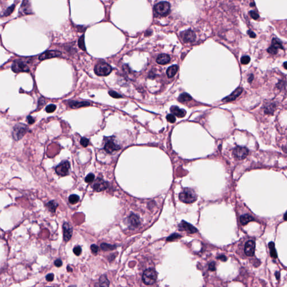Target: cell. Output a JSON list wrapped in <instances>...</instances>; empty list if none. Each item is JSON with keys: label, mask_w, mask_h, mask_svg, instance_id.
I'll return each instance as SVG.
<instances>
[{"label": "cell", "mask_w": 287, "mask_h": 287, "mask_svg": "<svg viewBox=\"0 0 287 287\" xmlns=\"http://www.w3.org/2000/svg\"><path fill=\"white\" fill-rule=\"evenodd\" d=\"M94 174L91 173H89L86 176V177L85 178V181L86 183H91L93 181H94Z\"/></svg>", "instance_id": "d6a6232c"}, {"label": "cell", "mask_w": 287, "mask_h": 287, "mask_svg": "<svg viewBox=\"0 0 287 287\" xmlns=\"http://www.w3.org/2000/svg\"><path fill=\"white\" fill-rule=\"evenodd\" d=\"M47 206L48 207L50 211H51L52 213H55L56 209L58 206V204L55 201L52 200V201L48 202L47 204Z\"/></svg>", "instance_id": "484cf974"}, {"label": "cell", "mask_w": 287, "mask_h": 287, "mask_svg": "<svg viewBox=\"0 0 287 287\" xmlns=\"http://www.w3.org/2000/svg\"><path fill=\"white\" fill-rule=\"evenodd\" d=\"M56 106L55 104H49L46 107V111L47 113H52L56 110Z\"/></svg>", "instance_id": "1f68e13d"}, {"label": "cell", "mask_w": 287, "mask_h": 287, "mask_svg": "<svg viewBox=\"0 0 287 287\" xmlns=\"http://www.w3.org/2000/svg\"><path fill=\"white\" fill-rule=\"evenodd\" d=\"M179 228L182 231H185L189 233H194L198 231L196 228L189 223L182 221L179 225Z\"/></svg>", "instance_id": "e0dca14e"}, {"label": "cell", "mask_w": 287, "mask_h": 287, "mask_svg": "<svg viewBox=\"0 0 287 287\" xmlns=\"http://www.w3.org/2000/svg\"><path fill=\"white\" fill-rule=\"evenodd\" d=\"M181 38L184 42H192L196 39L195 34L191 30L184 31L181 33Z\"/></svg>", "instance_id": "7c38bea8"}, {"label": "cell", "mask_w": 287, "mask_h": 287, "mask_svg": "<svg viewBox=\"0 0 287 287\" xmlns=\"http://www.w3.org/2000/svg\"><path fill=\"white\" fill-rule=\"evenodd\" d=\"M73 253L75 254V255H76L77 256H80V254H81V251H82V249H81V247L79 246H75L73 250Z\"/></svg>", "instance_id": "ab89813d"}, {"label": "cell", "mask_w": 287, "mask_h": 287, "mask_svg": "<svg viewBox=\"0 0 287 287\" xmlns=\"http://www.w3.org/2000/svg\"><path fill=\"white\" fill-rule=\"evenodd\" d=\"M282 149H283V150L284 151V152L287 154V145H285V146H283V148H282Z\"/></svg>", "instance_id": "db71d44e"}, {"label": "cell", "mask_w": 287, "mask_h": 287, "mask_svg": "<svg viewBox=\"0 0 287 287\" xmlns=\"http://www.w3.org/2000/svg\"><path fill=\"white\" fill-rule=\"evenodd\" d=\"M254 75H253L252 73H251V74H250V76H249V77H248V82L250 83H252V81H253V80H254Z\"/></svg>", "instance_id": "f907efd6"}, {"label": "cell", "mask_w": 287, "mask_h": 287, "mask_svg": "<svg viewBox=\"0 0 287 287\" xmlns=\"http://www.w3.org/2000/svg\"><path fill=\"white\" fill-rule=\"evenodd\" d=\"M38 106L40 107L41 106V107H43V106L46 103V101L44 99V98H40L39 100V102H38Z\"/></svg>", "instance_id": "f6af8a7d"}, {"label": "cell", "mask_w": 287, "mask_h": 287, "mask_svg": "<svg viewBox=\"0 0 287 287\" xmlns=\"http://www.w3.org/2000/svg\"><path fill=\"white\" fill-rule=\"evenodd\" d=\"M170 110L173 114L180 118H182L186 114V110H184L183 109H180L179 107L177 106H172Z\"/></svg>", "instance_id": "d6986e66"}, {"label": "cell", "mask_w": 287, "mask_h": 287, "mask_svg": "<svg viewBox=\"0 0 287 287\" xmlns=\"http://www.w3.org/2000/svg\"><path fill=\"white\" fill-rule=\"evenodd\" d=\"M112 68L106 62H101L95 65L94 72L95 74L100 77L108 75L112 72Z\"/></svg>", "instance_id": "7a4b0ae2"}, {"label": "cell", "mask_w": 287, "mask_h": 287, "mask_svg": "<svg viewBox=\"0 0 287 287\" xmlns=\"http://www.w3.org/2000/svg\"><path fill=\"white\" fill-rule=\"evenodd\" d=\"M79 196L75 194L71 195L69 198V202L71 204H75L79 201Z\"/></svg>", "instance_id": "f546056e"}, {"label": "cell", "mask_w": 287, "mask_h": 287, "mask_svg": "<svg viewBox=\"0 0 287 287\" xmlns=\"http://www.w3.org/2000/svg\"><path fill=\"white\" fill-rule=\"evenodd\" d=\"M27 121H28V123L29 124H33L35 122V119H34L33 117L31 116L27 117Z\"/></svg>", "instance_id": "c3c4849f"}, {"label": "cell", "mask_w": 287, "mask_h": 287, "mask_svg": "<svg viewBox=\"0 0 287 287\" xmlns=\"http://www.w3.org/2000/svg\"><path fill=\"white\" fill-rule=\"evenodd\" d=\"M108 183L101 178H97L92 185V187L96 192H102L106 189Z\"/></svg>", "instance_id": "9c48e42d"}, {"label": "cell", "mask_w": 287, "mask_h": 287, "mask_svg": "<svg viewBox=\"0 0 287 287\" xmlns=\"http://www.w3.org/2000/svg\"><path fill=\"white\" fill-rule=\"evenodd\" d=\"M157 279V273L153 269H148L144 272L143 281L146 285L153 284Z\"/></svg>", "instance_id": "277c9868"}, {"label": "cell", "mask_w": 287, "mask_h": 287, "mask_svg": "<svg viewBox=\"0 0 287 287\" xmlns=\"http://www.w3.org/2000/svg\"><path fill=\"white\" fill-rule=\"evenodd\" d=\"M101 249L104 251L113 250L116 248V246L112 244H107L106 243H103L101 244Z\"/></svg>", "instance_id": "f1b7e54d"}, {"label": "cell", "mask_w": 287, "mask_h": 287, "mask_svg": "<svg viewBox=\"0 0 287 287\" xmlns=\"http://www.w3.org/2000/svg\"><path fill=\"white\" fill-rule=\"evenodd\" d=\"M269 250H270V253L271 256L272 258L276 259L277 257V254L276 250H275V244L272 242H271L269 243Z\"/></svg>", "instance_id": "83f0119b"}, {"label": "cell", "mask_w": 287, "mask_h": 287, "mask_svg": "<svg viewBox=\"0 0 287 287\" xmlns=\"http://www.w3.org/2000/svg\"><path fill=\"white\" fill-rule=\"evenodd\" d=\"M284 219L285 220H287V212L284 214Z\"/></svg>", "instance_id": "6f0895ef"}, {"label": "cell", "mask_w": 287, "mask_h": 287, "mask_svg": "<svg viewBox=\"0 0 287 287\" xmlns=\"http://www.w3.org/2000/svg\"><path fill=\"white\" fill-rule=\"evenodd\" d=\"M128 221L130 225L134 228L138 227V226L140 224V220H139V217L135 214H131L129 217Z\"/></svg>", "instance_id": "7402d4cb"}, {"label": "cell", "mask_w": 287, "mask_h": 287, "mask_svg": "<svg viewBox=\"0 0 287 287\" xmlns=\"http://www.w3.org/2000/svg\"><path fill=\"white\" fill-rule=\"evenodd\" d=\"M78 44H79V47L81 49H83V51H85L86 48L85 46V43H84V35H83L82 37L80 38Z\"/></svg>", "instance_id": "836d02e7"}, {"label": "cell", "mask_w": 287, "mask_h": 287, "mask_svg": "<svg viewBox=\"0 0 287 287\" xmlns=\"http://www.w3.org/2000/svg\"><path fill=\"white\" fill-rule=\"evenodd\" d=\"M70 107L73 109H77L81 107H88L90 105V103L87 101H70L69 102Z\"/></svg>", "instance_id": "2e32d148"}, {"label": "cell", "mask_w": 287, "mask_h": 287, "mask_svg": "<svg viewBox=\"0 0 287 287\" xmlns=\"http://www.w3.org/2000/svg\"><path fill=\"white\" fill-rule=\"evenodd\" d=\"M99 285L102 287H108L110 285V281L108 280L106 275L101 276V278H99Z\"/></svg>", "instance_id": "4316f807"}, {"label": "cell", "mask_w": 287, "mask_h": 287, "mask_svg": "<svg viewBox=\"0 0 287 287\" xmlns=\"http://www.w3.org/2000/svg\"><path fill=\"white\" fill-rule=\"evenodd\" d=\"M283 66H284V69H285L286 70H287V62H285L283 64Z\"/></svg>", "instance_id": "9f6ffc18"}, {"label": "cell", "mask_w": 287, "mask_h": 287, "mask_svg": "<svg viewBox=\"0 0 287 287\" xmlns=\"http://www.w3.org/2000/svg\"><path fill=\"white\" fill-rule=\"evenodd\" d=\"M209 269L210 270H211V271H214L215 270V263L214 262H212L209 265Z\"/></svg>", "instance_id": "bcb514c9"}, {"label": "cell", "mask_w": 287, "mask_h": 287, "mask_svg": "<svg viewBox=\"0 0 287 287\" xmlns=\"http://www.w3.org/2000/svg\"><path fill=\"white\" fill-rule=\"evenodd\" d=\"M255 243L253 241H248L245 244L244 252L248 256H252L255 254Z\"/></svg>", "instance_id": "5bb4252c"}, {"label": "cell", "mask_w": 287, "mask_h": 287, "mask_svg": "<svg viewBox=\"0 0 287 287\" xmlns=\"http://www.w3.org/2000/svg\"><path fill=\"white\" fill-rule=\"evenodd\" d=\"M284 85H285V83L283 81H279L278 83L277 86H278V88L281 89L284 87Z\"/></svg>", "instance_id": "816d5d0a"}, {"label": "cell", "mask_w": 287, "mask_h": 287, "mask_svg": "<svg viewBox=\"0 0 287 287\" xmlns=\"http://www.w3.org/2000/svg\"><path fill=\"white\" fill-rule=\"evenodd\" d=\"M20 12L22 14H30L31 13V5L29 2V0H24L22 3Z\"/></svg>", "instance_id": "44dd1931"}, {"label": "cell", "mask_w": 287, "mask_h": 287, "mask_svg": "<svg viewBox=\"0 0 287 287\" xmlns=\"http://www.w3.org/2000/svg\"><path fill=\"white\" fill-rule=\"evenodd\" d=\"M191 99H192L191 97L187 93H182V94H181L178 98V101L180 102H181V103L187 102L191 101Z\"/></svg>", "instance_id": "d4e9b609"}, {"label": "cell", "mask_w": 287, "mask_h": 287, "mask_svg": "<svg viewBox=\"0 0 287 287\" xmlns=\"http://www.w3.org/2000/svg\"><path fill=\"white\" fill-rule=\"evenodd\" d=\"M67 270L68 271V272H72V271H73V269H72L71 268H70V266H67Z\"/></svg>", "instance_id": "11a10c76"}, {"label": "cell", "mask_w": 287, "mask_h": 287, "mask_svg": "<svg viewBox=\"0 0 287 287\" xmlns=\"http://www.w3.org/2000/svg\"><path fill=\"white\" fill-rule=\"evenodd\" d=\"M28 131V127L22 123H19L16 125L12 132L13 139L15 141L20 140L24 136L25 134Z\"/></svg>", "instance_id": "3957f363"}, {"label": "cell", "mask_w": 287, "mask_h": 287, "mask_svg": "<svg viewBox=\"0 0 287 287\" xmlns=\"http://www.w3.org/2000/svg\"><path fill=\"white\" fill-rule=\"evenodd\" d=\"M166 119H167L168 122H170V123H174L176 122V117L174 116V114H168L167 117H166Z\"/></svg>", "instance_id": "f35d334b"}, {"label": "cell", "mask_w": 287, "mask_h": 287, "mask_svg": "<svg viewBox=\"0 0 287 287\" xmlns=\"http://www.w3.org/2000/svg\"><path fill=\"white\" fill-rule=\"evenodd\" d=\"M12 71L15 73L29 72V68L24 62L20 60H16L14 62L11 66Z\"/></svg>", "instance_id": "8992f818"}, {"label": "cell", "mask_w": 287, "mask_h": 287, "mask_svg": "<svg viewBox=\"0 0 287 287\" xmlns=\"http://www.w3.org/2000/svg\"><path fill=\"white\" fill-rule=\"evenodd\" d=\"M250 57L248 56H242L241 58V62L242 64H247L250 62Z\"/></svg>", "instance_id": "d590c367"}, {"label": "cell", "mask_w": 287, "mask_h": 287, "mask_svg": "<svg viewBox=\"0 0 287 287\" xmlns=\"http://www.w3.org/2000/svg\"><path fill=\"white\" fill-rule=\"evenodd\" d=\"M171 61L169 56L167 54H161L158 56L156 58V62L159 64H165L169 63Z\"/></svg>", "instance_id": "ffe728a7"}, {"label": "cell", "mask_w": 287, "mask_h": 287, "mask_svg": "<svg viewBox=\"0 0 287 287\" xmlns=\"http://www.w3.org/2000/svg\"><path fill=\"white\" fill-rule=\"evenodd\" d=\"M90 249L92 250V252L93 254H96L98 253V250H99V248H98V246L96 245V244H92L90 247Z\"/></svg>", "instance_id": "b9f144b4"}, {"label": "cell", "mask_w": 287, "mask_h": 287, "mask_svg": "<svg viewBox=\"0 0 287 287\" xmlns=\"http://www.w3.org/2000/svg\"><path fill=\"white\" fill-rule=\"evenodd\" d=\"M108 93H109L110 95L112 97H113V98H122V97L121 95L119 94L118 93L114 92V91L110 90V91H109Z\"/></svg>", "instance_id": "74e56055"}, {"label": "cell", "mask_w": 287, "mask_h": 287, "mask_svg": "<svg viewBox=\"0 0 287 287\" xmlns=\"http://www.w3.org/2000/svg\"><path fill=\"white\" fill-rule=\"evenodd\" d=\"M272 45L274 46L278 49H283V47L282 46L280 40H278V39H277V38H273L272 40Z\"/></svg>", "instance_id": "4dcf8cb0"}, {"label": "cell", "mask_w": 287, "mask_h": 287, "mask_svg": "<svg viewBox=\"0 0 287 287\" xmlns=\"http://www.w3.org/2000/svg\"><path fill=\"white\" fill-rule=\"evenodd\" d=\"M171 10V5L170 4L165 2L162 1L159 3H157L156 6H154V10L157 14L160 16H166L168 15L170 12Z\"/></svg>", "instance_id": "5b68a950"}, {"label": "cell", "mask_w": 287, "mask_h": 287, "mask_svg": "<svg viewBox=\"0 0 287 287\" xmlns=\"http://www.w3.org/2000/svg\"><path fill=\"white\" fill-rule=\"evenodd\" d=\"M80 144L83 147H87L89 144V140L87 138H82L80 140Z\"/></svg>", "instance_id": "8d00e7d4"}, {"label": "cell", "mask_w": 287, "mask_h": 287, "mask_svg": "<svg viewBox=\"0 0 287 287\" xmlns=\"http://www.w3.org/2000/svg\"><path fill=\"white\" fill-rule=\"evenodd\" d=\"M104 149L106 153L111 154L115 151L120 149V147L113 140H108L104 145Z\"/></svg>", "instance_id": "30bf717a"}, {"label": "cell", "mask_w": 287, "mask_h": 287, "mask_svg": "<svg viewBox=\"0 0 287 287\" xmlns=\"http://www.w3.org/2000/svg\"><path fill=\"white\" fill-rule=\"evenodd\" d=\"M55 265L57 267H60L62 265V261H61V259H57L55 261Z\"/></svg>", "instance_id": "7dc6e473"}, {"label": "cell", "mask_w": 287, "mask_h": 287, "mask_svg": "<svg viewBox=\"0 0 287 287\" xmlns=\"http://www.w3.org/2000/svg\"><path fill=\"white\" fill-rule=\"evenodd\" d=\"M254 220V218L249 214H244L240 217V222L242 225L245 226L251 221Z\"/></svg>", "instance_id": "603a6c76"}, {"label": "cell", "mask_w": 287, "mask_h": 287, "mask_svg": "<svg viewBox=\"0 0 287 287\" xmlns=\"http://www.w3.org/2000/svg\"><path fill=\"white\" fill-rule=\"evenodd\" d=\"M264 113L265 114H272L276 109V104L274 102H268L264 106Z\"/></svg>", "instance_id": "ac0fdd59"}, {"label": "cell", "mask_w": 287, "mask_h": 287, "mask_svg": "<svg viewBox=\"0 0 287 287\" xmlns=\"http://www.w3.org/2000/svg\"><path fill=\"white\" fill-rule=\"evenodd\" d=\"M46 280L47 281H53V279H54V274H52V273H50V274H48V275L46 276Z\"/></svg>", "instance_id": "ee69618b"}, {"label": "cell", "mask_w": 287, "mask_h": 287, "mask_svg": "<svg viewBox=\"0 0 287 287\" xmlns=\"http://www.w3.org/2000/svg\"><path fill=\"white\" fill-rule=\"evenodd\" d=\"M70 169V164L69 161L64 160L61 162L55 168L56 173L61 176H67L69 173V170Z\"/></svg>", "instance_id": "52a82bcc"}, {"label": "cell", "mask_w": 287, "mask_h": 287, "mask_svg": "<svg viewBox=\"0 0 287 287\" xmlns=\"http://www.w3.org/2000/svg\"><path fill=\"white\" fill-rule=\"evenodd\" d=\"M247 34L249 35V36L250 38H255L256 37V34L255 33L253 32L252 31H248Z\"/></svg>", "instance_id": "681fc988"}, {"label": "cell", "mask_w": 287, "mask_h": 287, "mask_svg": "<svg viewBox=\"0 0 287 287\" xmlns=\"http://www.w3.org/2000/svg\"><path fill=\"white\" fill-rule=\"evenodd\" d=\"M250 15L251 16V18L254 20H257L259 18V15L257 14L256 12H255L254 11H250Z\"/></svg>", "instance_id": "7bdbcfd3"}, {"label": "cell", "mask_w": 287, "mask_h": 287, "mask_svg": "<svg viewBox=\"0 0 287 287\" xmlns=\"http://www.w3.org/2000/svg\"><path fill=\"white\" fill-rule=\"evenodd\" d=\"M278 48H277L273 46H271L268 49V52L271 55H276L277 53H278Z\"/></svg>", "instance_id": "e575fe53"}, {"label": "cell", "mask_w": 287, "mask_h": 287, "mask_svg": "<svg viewBox=\"0 0 287 287\" xmlns=\"http://www.w3.org/2000/svg\"><path fill=\"white\" fill-rule=\"evenodd\" d=\"M14 8H15V5L13 4L12 6L10 7L7 9L6 10V11L4 13V16H7L10 15V14H11L12 11H14Z\"/></svg>", "instance_id": "60d3db41"}, {"label": "cell", "mask_w": 287, "mask_h": 287, "mask_svg": "<svg viewBox=\"0 0 287 287\" xmlns=\"http://www.w3.org/2000/svg\"><path fill=\"white\" fill-rule=\"evenodd\" d=\"M249 153V151L246 147H235L233 151V155L235 159L238 160H243L245 159Z\"/></svg>", "instance_id": "ba28073f"}, {"label": "cell", "mask_w": 287, "mask_h": 287, "mask_svg": "<svg viewBox=\"0 0 287 287\" xmlns=\"http://www.w3.org/2000/svg\"><path fill=\"white\" fill-rule=\"evenodd\" d=\"M63 232H64V242L70 241L72 235H73V227L70 224L67 222H64L62 226Z\"/></svg>", "instance_id": "8fae6325"}, {"label": "cell", "mask_w": 287, "mask_h": 287, "mask_svg": "<svg viewBox=\"0 0 287 287\" xmlns=\"http://www.w3.org/2000/svg\"><path fill=\"white\" fill-rule=\"evenodd\" d=\"M61 55V52L57 51H47L44 52L39 57V60L43 61L47 59L57 57Z\"/></svg>", "instance_id": "4fadbf2b"}, {"label": "cell", "mask_w": 287, "mask_h": 287, "mask_svg": "<svg viewBox=\"0 0 287 287\" xmlns=\"http://www.w3.org/2000/svg\"><path fill=\"white\" fill-rule=\"evenodd\" d=\"M179 199L181 202L187 204L193 203L197 200V195L193 189L186 188L181 192L179 195Z\"/></svg>", "instance_id": "6da1fadb"}, {"label": "cell", "mask_w": 287, "mask_h": 287, "mask_svg": "<svg viewBox=\"0 0 287 287\" xmlns=\"http://www.w3.org/2000/svg\"><path fill=\"white\" fill-rule=\"evenodd\" d=\"M178 69V67L177 65H173L169 67H168L167 70V75L169 78H171L174 77L177 73V71Z\"/></svg>", "instance_id": "cb8c5ba5"}, {"label": "cell", "mask_w": 287, "mask_h": 287, "mask_svg": "<svg viewBox=\"0 0 287 287\" xmlns=\"http://www.w3.org/2000/svg\"><path fill=\"white\" fill-rule=\"evenodd\" d=\"M218 259H220L221 261H226L227 259L226 257L224 256V255H221L220 256L218 257Z\"/></svg>", "instance_id": "f5cc1de1"}, {"label": "cell", "mask_w": 287, "mask_h": 287, "mask_svg": "<svg viewBox=\"0 0 287 287\" xmlns=\"http://www.w3.org/2000/svg\"><path fill=\"white\" fill-rule=\"evenodd\" d=\"M242 91H243V89L241 87H239L238 88L236 89L232 94L227 96L226 98H224L222 101L224 102H229L235 101L236 98H238V97L241 94Z\"/></svg>", "instance_id": "9a60e30c"}]
</instances>
